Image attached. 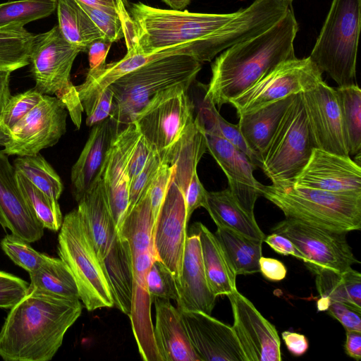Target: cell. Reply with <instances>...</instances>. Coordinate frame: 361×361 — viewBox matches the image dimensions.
Instances as JSON below:
<instances>
[{"label": "cell", "instance_id": "obj_38", "mask_svg": "<svg viewBox=\"0 0 361 361\" xmlns=\"http://www.w3.org/2000/svg\"><path fill=\"white\" fill-rule=\"evenodd\" d=\"M13 166L37 188L49 197L59 200L63 190V183L56 171L41 154L18 156L13 162Z\"/></svg>", "mask_w": 361, "mask_h": 361}, {"label": "cell", "instance_id": "obj_6", "mask_svg": "<svg viewBox=\"0 0 361 361\" xmlns=\"http://www.w3.org/2000/svg\"><path fill=\"white\" fill-rule=\"evenodd\" d=\"M261 192L286 218L346 233L361 228V195L331 192L293 183L263 185Z\"/></svg>", "mask_w": 361, "mask_h": 361}, {"label": "cell", "instance_id": "obj_28", "mask_svg": "<svg viewBox=\"0 0 361 361\" xmlns=\"http://www.w3.org/2000/svg\"><path fill=\"white\" fill-rule=\"evenodd\" d=\"M191 232L199 236L204 272L212 293L218 297L235 291L237 275L215 235L200 222L192 226Z\"/></svg>", "mask_w": 361, "mask_h": 361}, {"label": "cell", "instance_id": "obj_20", "mask_svg": "<svg viewBox=\"0 0 361 361\" xmlns=\"http://www.w3.org/2000/svg\"><path fill=\"white\" fill-rule=\"evenodd\" d=\"M201 361H246L232 326L200 311H180Z\"/></svg>", "mask_w": 361, "mask_h": 361}, {"label": "cell", "instance_id": "obj_35", "mask_svg": "<svg viewBox=\"0 0 361 361\" xmlns=\"http://www.w3.org/2000/svg\"><path fill=\"white\" fill-rule=\"evenodd\" d=\"M28 274L30 288L66 298L80 299L73 276L60 258L50 257L38 269Z\"/></svg>", "mask_w": 361, "mask_h": 361}, {"label": "cell", "instance_id": "obj_49", "mask_svg": "<svg viewBox=\"0 0 361 361\" xmlns=\"http://www.w3.org/2000/svg\"><path fill=\"white\" fill-rule=\"evenodd\" d=\"M217 126L222 137L243 152L257 166H259V161L257 157L247 144L239 129L238 125L228 122L219 113L217 115Z\"/></svg>", "mask_w": 361, "mask_h": 361}, {"label": "cell", "instance_id": "obj_46", "mask_svg": "<svg viewBox=\"0 0 361 361\" xmlns=\"http://www.w3.org/2000/svg\"><path fill=\"white\" fill-rule=\"evenodd\" d=\"M80 6L90 16L106 39L113 43L123 37L124 38L123 23L117 15L92 6L82 4H80Z\"/></svg>", "mask_w": 361, "mask_h": 361}, {"label": "cell", "instance_id": "obj_13", "mask_svg": "<svg viewBox=\"0 0 361 361\" xmlns=\"http://www.w3.org/2000/svg\"><path fill=\"white\" fill-rule=\"evenodd\" d=\"M272 231L281 234L302 253L307 268L314 275L322 270L342 272L360 262L346 240V233L336 232L286 218Z\"/></svg>", "mask_w": 361, "mask_h": 361}, {"label": "cell", "instance_id": "obj_50", "mask_svg": "<svg viewBox=\"0 0 361 361\" xmlns=\"http://www.w3.org/2000/svg\"><path fill=\"white\" fill-rule=\"evenodd\" d=\"M113 102L114 92L108 85L100 92L92 110L86 115V125L92 127L108 118L112 110Z\"/></svg>", "mask_w": 361, "mask_h": 361}, {"label": "cell", "instance_id": "obj_15", "mask_svg": "<svg viewBox=\"0 0 361 361\" xmlns=\"http://www.w3.org/2000/svg\"><path fill=\"white\" fill-rule=\"evenodd\" d=\"M207 150L204 130L195 118L179 140L164 149L166 161L173 167V178L185 197L188 222L195 209L207 207V191L197 173V164Z\"/></svg>", "mask_w": 361, "mask_h": 361}, {"label": "cell", "instance_id": "obj_43", "mask_svg": "<svg viewBox=\"0 0 361 361\" xmlns=\"http://www.w3.org/2000/svg\"><path fill=\"white\" fill-rule=\"evenodd\" d=\"M42 96L34 87L11 95L0 116V127L9 134L13 128L37 104Z\"/></svg>", "mask_w": 361, "mask_h": 361}, {"label": "cell", "instance_id": "obj_24", "mask_svg": "<svg viewBox=\"0 0 361 361\" xmlns=\"http://www.w3.org/2000/svg\"><path fill=\"white\" fill-rule=\"evenodd\" d=\"M117 134L116 126L109 117L92 126L71 169L72 192L77 202L102 178L108 152Z\"/></svg>", "mask_w": 361, "mask_h": 361}, {"label": "cell", "instance_id": "obj_2", "mask_svg": "<svg viewBox=\"0 0 361 361\" xmlns=\"http://www.w3.org/2000/svg\"><path fill=\"white\" fill-rule=\"evenodd\" d=\"M298 25L290 8L262 33L225 49L212 64L204 98L218 108L238 96L281 63L296 58Z\"/></svg>", "mask_w": 361, "mask_h": 361}, {"label": "cell", "instance_id": "obj_59", "mask_svg": "<svg viewBox=\"0 0 361 361\" xmlns=\"http://www.w3.org/2000/svg\"><path fill=\"white\" fill-rule=\"evenodd\" d=\"M167 4L172 10L183 11L190 4L191 0H161Z\"/></svg>", "mask_w": 361, "mask_h": 361}, {"label": "cell", "instance_id": "obj_19", "mask_svg": "<svg viewBox=\"0 0 361 361\" xmlns=\"http://www.w3.org/2000/svg\"><path fill=\"white\" fill-rule=\"evenodd\" d=\"M293 183L331 192L361 195V167L350 156L314 148Z\"/></svg>", "mask_w": 361, "mask_h": 361}, {"label": "cell", "instance_id": "obj_16", "mask_svg": "<svg viewBox=\"0 0 361 361\" xmlns=\"http://www.w3.org/2000/svg\"><path fill=\"white\" fill-rule=\"evenodd\" d=\"M188 223L185 197L172 175L153 227L152 236L157 257L173 273L178 286L181 274Z\"/></svg>", "mask_w": 361, "mask_h": 361}, {"label": "cell", "instance_id": "obj_12", "mask_svg": "<svg viewBox=\"0 0 361 361\" xmlns=\"http://www.w3.org/2000/svg\"><path fill=\"white\" fill-rule=\"evenodd\" d=\"M322 72L308 56L281 63L256 82L232 99L238 116L257 111L285 97L314 87L322 80Z\"/></svg>", "mask_w": 361, "mask_h": 361}, {"label": "cell", "instance_id": "obj_1", "mask_svg": "<svg viewBox=\"0 0 361 361\" xmlns=\"http://www.w3.org/2000/svg\"><path fill=\"white\" fill-rule=\"evenodd\" d=\"M82 308L80 299L30 287L11 308L1 327L0 357L6 361L51 360Z\"/></svg>", "mask_w": 361, "mask_h": 361}, {"label": "cell", "instance_id": "obj_51", "mask_svg": "<svg viewBox=\"0 0 361 361\" xmlns=\"http://www.w3.org/2000/svg\"><path fill=\"white\" fill-rule=\"evenodd\" d=\"M78 4L97 8L111 13L117 15L121 20L124 34L131 23L128 11V0H75ZM125 36V35H124Z\"/></svg>", "mask_w": 361, "mask_h": 361}, {"label": "cell", "instance_id": "obj_22", "mask_svg": "<svg viewBox=\"0 0 361 361\" xmlns=\"http://www.w3.org/2000/svg\"><path fill=\"white\" fill-rule=\"evenodd\" d=\"M204 135L207 149L227 177L229 190L240 206L254 215L264 185L253 176L257 166L221 135L205 132Z\"/></svg>", "mask_w": 361, "mask_h": 361}, {"label": "cell", "instance_id": "obj_47", "mask_svg": "<svg viewBox=\"0 0 361 361\" xmlns=\"http://www.w3.org/2000/svg\"><path fill=\"white\" fill-rule=\"evenodd\" d=\"M29 288L27 281L0 271V307L12 308L27 293Z\"/></svg>", "mask_w": 361, "mask_h": 361}, {"label": "cell", "instance_id": "obj_41", "mask_svg": "<svg viewBox=\"0 0 361 361\" xmlns=\"http://www.w3.org/2000/svg\"><path fill=\"white\" fill-rule=\"evenodd\" d=\"M0 246L4 253L16 265L28 273L38 269L50 257L46 254L35 250L29 243L12 233L5 235L1 239Z\"/></svg>", "mask_w": 361, "mask_h": 361}, {"label": "cell", "instance_id": "obj_32", "mask_svg": "<svg viewBox=\"0 0 361 361\" xmlns=\"http://www.w3.org/2000/svg\"><path fill=\"white\" fill-rule=\"evenodd\" d=\"M58 27L65 39L80 51L94 41L105 38L75 0H56Z\"/></svg>", "mask_w": 361, "mask_h": 361}, {"label": "cell", "instance_id": "obj_4", "mask_svg": "<svg viewBox=\"0 0 361 361\" xmlns=\"http://www.w3.org/2000/svg\"><path fill=\"white\" fill-rule=\"evenodd\" d=\"M154 219L148 188L123 221L119 233L130 248L133 290L130 313L132 329L142 358L159 361L151 318L152 301L147 286V275L156 256L153 244Z\"/></svg>", "mask_w": 361, "mask_h": 361}, {"label": "cell", "instance_id": "obj_8", "mask_svg": "<svg viewBox=\"0 0 361 361\" xmlns=\"http://www.w3.org/2000/svg\"><path fill=\"white\" fill-rule=\"evenodd\" d=\"M361 25V0H333L310 55L338 87L354 84Z\"/></svg>", "mask_w": 361, "mask_h": 361}, {"label": "cell", "instance_id": "obj_34", "mask_svg": "<svg viewBox=\"0 0 361 361\" xmlns=\"http://www.w3.org/2000/svg\"><path fill=\"white\" fill-rule=\"evenodd\" d=\"M315 276V284L321 298L330 302H345L361 309L360 272L351 267L342 272L322 270Z\"/></svg>", "mask_w": 361, "mask_h": 361}, {"label": "cell", "instance_id": "obj_11", "mask_svg": "<svg viewBox=\"0 0 361 361\" xmlns=\"http://www.w3.org/2000/svg\"><path fill=\"white\" fill-rule=\"evenodd\" d=\"M191 85L180 83L159 92L136 115L133 123L152 149L170 147L194 121Z\"/></svg>", "mask_w": 361, "mask_h": 361}, {"label": "cell", "instance_id": "obj_18", "mask_svg": "<svg viewBox=\"0 0 361 361\" xmlns=\"http://www.w3.org/2000/svg\"><path fill=\"white\" fill-rule=\"evenodd\" d=\"M227 296L233 315L232 327L246 361H281V341L275 326L238 290Z\"/></svg>", "mask_w": 361, "mask_h": 361}, {"label": "cell", "instance_id": "obj_56", "mask_svg": "<svg viewBox=\"0 0 361 361\" xmlns=\"http://www.w3.org/2000/svg\"><path fill=\"white\" fill-rule=\"evenodd\" d=\"M282 338L288 350L295 356L303 355L308 349V341L303 334L286 331L282 333Z\"/></svg>", "mask_w": 361, "mask_h": 361}, {"label": "cell", "instance_id": "obj_61", "mask_svg": "<svg viewBox=\"0 0 361 361\" xmlns=\"http://www.w3.org/2000/svg\"><path fill=\"white\" fill-rule=\"evenodd\" d=\"M282 1L290 2L292 0H282Z\"/></svg>", "mask_w": 361, "mask_h": 361}, {"label": "cell", "instance_id": "obj_42", "mask_svg": "<svg viewBox=\"0 0 361 361\" xmlns=\"http://www.w3.org/2000/svg\"><path fill=\"white\" fill-rule=\"evenodd\" d=\"M147 286L152 303L154 298L178 299L176 280L169 269L158 258L152 262L147 275Z\"/></svg>", "mask_w": 361, "mask_h": 361}, {"label": "cell", "instance_id": "obj_9", "mask_svg": "<svg viewBox=\"0 0 361 361\" xmlns=\"http://www.w3.org/2000/svg\"><path fill=\"white\" fill-rule=\"evenodd\" d=\"M80 52L63 37L58 25L34 35L30 53L34 88L42 94L56 95L79 129L84 111L76 87L71 81L73 62Z\"/></svg>", "mask_w": 361, "mask_h": 361}, {"label": "cell", "instance_id": "obj_53", "mask_svg": "<svg viewBox=\"0 0 361 361\" xmlns=\"http://www.w3.org/2000/svg\"><path fill=\"white\" fill-rule=\"evenodd\" d=\"M112 42L106 38L93 42L87 49L90 68L87 74L102 69L106 64L107 54Z\"/></svg>", "mask_w": 361, "mask_h": 361}, {"label": "cell", "instance_id": "obj_23", "mask_svg": "<svg viewBox=\"0 0 361 361\" xmlns=\"http://www.w3.org/2000/svg\"><path fill=\"white\" fill-rule=\"evenodd\" d=\"M0 224L27 243L39 240L44 226L23 197L16 169L8 155L0 150Z\"/></svg>", "mask_w": 361, "mask_h": 361}, {"label": "cell", "instance_id": "obj_21", "mask_svg": "<svg viewBox=\"0 0 361 361\" xmlns=\"http://www.w3.org/2000/svg\"><path fill=\"white\" fill-rule=\"evenodd\" d=\"M140 136L133 123L119 132L114 139L102 171L109 209L118 233L129 204L128 164Z\"/></svg>", "mask_w": 361, "mask_h": 361}, {"label": "cell", "instance_id": "obj_29", "mask_svg": "<svg viewBox=\"0 0 361 361\" xmlns=\"http://www.w3.org/2000/svg\"><path fill=\"white\" fill-rule=\"evenodd\" d=\"M295 95L271 103L257 111L239 116V129L247 144L257 157L259 165L261 155L268 146Z\"/></svg>", "mask_w": 361, "mask_h": 361}, {"label": "cell", "instance_id": "obj_57", "mask_svg": "<svg viewBox=\"0 0 361 361\" xmlns=\"http://www.w3.org/2000/svg\"><path fill=\"white\" fill-rule=\"evenodd\" d=\"M345 353L350 357L361 359V332L346 331V341L344 346Z\"/></svg>", "mask_w": 361, "mask_h": 361}, {"label": "cell", "instance_id": "obj_30", "mask_svg": "<svg viewBox=\"0 0 361 361\" xmlns=\"http://www.w3.org/2000/svg\"><path fill=\"white\" fill-rule=\"evenodd\" d=\"M217 227L231 229L247 237L264 241L266 235L256 222L255 215L245 210L229 188L208 192L205 208Z\"/></svg>", "mask_w": 361, "mask_h": 361}, {"label": "cell", "instance_id": "obj_54", "mask_svg": "<svg viewBox=\"0 0 361 361\" xmlns=\"http://www.w3.org/2000/svg\"><path fill=\"white\" fill-rule=\"evenodd\" d=\"M263 242H265L280 255H292L301 260L303 259L302 253L293 242L281 234L273 232L267 235Z\"/></svg>", "mask_w": 361, "mask_h": 361}, {"label": "cell", "instance_id": "obj_5", "mask_svg": "<svg viewBox=\"0 0 361 361\" xmlns=\"http://www.w3.org/2000/svg\"><path fill=\"white\" fill-rule=\"evenodd\" d=\"M201 68L202 63L193 56L174 54L149 61L111 82L114 102L109 118L117 133L132 123L157 93L180 83L192 84Z\"/></svg>", "mask_w": 361, "mask_h": 361}, {"label": "cell", "instance_id": "obj_39", "mask_svg": "<svg viewBox=\"0 0 361 361\" xmlns=\"http://www.w3.org/2000/svg\"><path fill=\"white\" fill-rule=\"evenodd\" d=\"M20 190L44 228L58 231L63 223V216L58 200L35 186L21 173L16 171Z\"/></svg>", "mask_w": 361, "mask_h": 361}, {"label": "cell", "instance_id": "obj_44", "mask_svg": "<svg viewBox=\"0 0 361 361\" xmlns=\"http://www.w3.org/2000/svg\"><path fill=\"white\" fill-rule=\"evenodd\" d=\"M164 161L163 150L152 149L144 168L130 184L129 204L126 214L148 188Z\"/></svg>", "mask_w": 361, "mask_h": 361}, {"label": "cell", "instance_id": "obj_10", "mask_svg": "<svg viewBox=\"0 0 361 361\" xmlns=\"http://www.w3.org/2000/svg\"><path fill=\"white\" fill-rule=\"evenodd\" d=\"M314 148L301 93L281 118L259 166L272 184L293 183L307 164Z\"/></svg>", "mask_w": 361, "mask_h": 361}, {"label": "cell", "instance_id": "obj_14", "mask_svg": "<svg viewBox=\"0 0 361 361\" xmlns=\"http://www.w3.org/2000/svg\"><path fill=\"white\" fill-rule=\"evenodd\" d=\"M68 111L56 97L41 100L11 130L2 151L7 155L32 156L54 146L66 131Z\"/></svg>", "mask_w": 361, "mask_h": 361}, {"label": "cell", "instance_id": "obj_40", "mask_svg": "<svg viewBox=\"0 0 361 361\" xmlns=\"http://www.w3.org/2000/svg\"><path fill=\"white\" fill-rule=\"evenodd\" d=\"M56 0H17L0 4V27L8 24L23 26L51 15Z\"/></svg>", "mask_w": 361, "mask_h": 361}, {"label": "cell", "instance_id": "obj_17", "mask_svg": "<svg viewBox=\"0 0 361 361\" xmlns=\"http://www.w3.org/2000/svg\"><path fill=\"white\" fill-rule=\"evenodd\" d=\"M301 94L314 148L349 156L336 89L322 80Z\"/></svg>", "mask_w": 361, "mask_h": 361}, {"label": "cell", "instance_id": "obj_25", "mask_svg": "<svg viewBox=\"0 0 361 361\" xmlns=\"http://www.w3.org/2000/svg\"><path fill=\"white\" fill-rule=\"evenodd\" d=\"M178 289L176 303L180 311H200L211 314L216 297L208 285L200 238L193 232L186 237Z\"/></svg>", "mask_w": 361, "mask_h": 361}, {"label": "cell", "instance_id": "obj_31", "mask_svg": "<svg viewBox=\"0 0 361 361\" xmlns=\"http://www.w3.org/2000/svg\"><path fill=\"white\" fill-rule=\"evenodd\" d=\"M103 263L112 290L114 307L129 316L133 290L131 253L128 241L120 234Z\"/></svg>", "mask_w": 361, "mask_h": 361}, {"label": "cell", "instance_id": "obj_60", "mask_svg": "<svg viewBox=\"0 0 361 361\" xmlns=\"http://www.w3.org/2000/svg\"><path fill=\"white\" fill-rule=\"evenodd\" d=\"M9 138V134L0 127V147H4Z\"/></svg>", "mask_w": 361, "mask_h": 361}, {"label": "cell", "instance_id": "obj_52", "mask_svg": "<svg viewBox=\"0 0 361 361\" xmlns=\"http://www.w3.org/2000/svg\"><path fill=\"white\" fill-rule=\"evenodd\" d=\"M152 147L140 135L128 164V174L130 184L144 168L152 151Z\"/></svg>", "mask_w": 361, "mask_h": 361}, {"label": "cell", "instance_id": "obj_3", "mask_svg": "<svg viewBox=\"0 0 361 361\" xmlns=\"http://www.w3.org/2000/svg\"><path fill=\"white\" fill-rule=\"evenodd\" d=\"M128 11L131 23L124 38L129 54H150L207 39L238 13H191L157 8L141 2L133 4Z\"/></svg>", "mask_w": 361, "mask_h": 361}, {"label": "cell", "instance_id": "obj_58", "mask_svg": "<svg viewBox=\"0 0 361 361\" xmlns=\"http://www.w3.org/2000/svg\"><path fill=\"white\" fill-rule=\"evenodd\" d=\"M11 71H0V116L11 96L9 89V81Z\"/></svg>", "mask_w": 361, "mask_h": 361}, {"label": "cell", "instance_id": "obj_36", "mask_svg": "<svg viewBox=\"0 0 361 361\" xmlns=\"http://www.w3.org/2000/svg\"><path fill=\"white\" fill-rule=\"evenodd\" d=\"M33 37L19 24L0 27V71H14L30 64Z\"/></svg>", "mask_w": 361, "mask_h": 361}, {"label": "cell", "instance_id": "obj_55", "mask_svg": "<svg viewBox=\"0 0 361 361\" xmlns=\"http://www.w3.org/2000/svg\"><path fill=\"white\" fill-rule=\"evenodd\" d=\"M259 271L270 281H279L286 276L287 269L285 265L278 259L262 256L259 260Z\"/></svg>", "mask_w": 361, "mask_h": 361}, {"label": "cell", "instance_id": "obj_27", "mask_svg": "<svg viewBox=\"0 0 361 361\" xmlns=\"http://www.w3.org/2000/svg\"><path fill=\"white\" fill-rule=\"evenodd\" d=\"M78 203L77 209L90 235L96 252L103 263L120 233L109 209L102 179L99 180Z\"/></svg>", "mask_w": 361, "mask_h": 361}, {"label": "cell", "instance_id": "obj_48", "mask_svg": "<svg viewBox=\"0 0 361 361\" xmlns=\"http://www.w3.org/2000/svg\"><path fill=\"white\" fill-rule=\"evenodd\" d=\"M329 315L336 319L346 331L361 332V309L345 302H331L327 308Z\"/></svg>", "mask_w": 361, "mask_h": 361}, {"label": "cell", "instance_id": "obj_37", "mask_svg": "<svg viewBox=\"0 0 361 361\" xmlns=\"http://www.w3.org/2000/svg\"><path fill=\"white\" fill-rule=\"evenodd\" d=\"M349 154L361 152V90L356 84L336 88Z\"/></svg>", "mask_w": 361, "mask_h": 361}, {"label": "cell", "instance_id": "obj_33", "mask_svg": "<svg viewBox=\"0 0 361 361\" xmlns=\"http://www.w3.org/2000/svg\"><path fill=\"white\" fill-rule=\"evenodd\" d=\"M214 235L236 275L259 271L263 241L224 227H217Z\"/></svg>", "mask_w": 361, "mask_h": 361}, {"label": "cell", "instance_id": "obj_7", "mask_svg": "<svg viewBox=\"0 0 361 361\" xmlns=\"http://www.w3.org/2000/svg\"><path fill=\"white\" fill-rule=\"evenodd\" d=\"M58 254L72 273L79 298L88 311L114 307L104 264L78 209L63 219L58 235Z\"/></svg>", "mask_w": 361, "mask_h": 361}, {"label": "cell", "instance_id": "obj_26", "mask_svg": "<svg viewBox=\"0 0 361 361\" xmlns=\"http://www.w3.org/2000/svg\"><path fill=\"white\" fill-rule=\"evenodd\" d=\"M154 337L161 361H201L189 338L180 310L169 300L154 298Z\"/></svg>", "mask_w": 361, "mask_h": 361}, {"label": "cell", "instance_id": "obj_45", "mask_svg": "<svg viewBox=\"0 0 361 361\" xmlns=\"http://www.w3.org/2000/svg\"><path fill=\"white\" fill-rule=\"evenodd\" d=\"M163 154L164 161L148 188L154 225L165 199L173 172V166L166 161L164 150Z\"/></svg>", "mask_w": 361, "mask_h": 361}]
</instances>
